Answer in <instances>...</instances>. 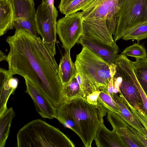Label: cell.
Listing matches in <instances>:
<instances>
[{"label":"cell","instance_id":"cell-1","mask_svg":"<svg viewBox=\"0 0 147 147\" xmlns=\"http://www.w3.org/2000/svg\"><path fill=\"white\" fill-rule=\"evenodd\" d=\"M6 41L9 47L8 70L27 79L57 109L63 101V86L55 56L39 37L22 29L16 30Z\"/></svg>","mask_w":147,"mask_h":147},{"label":"cell","instance_id":"cell-2","mask_svg":"<svg viewBox=\"0 0 147 147\" xmlns=\"http://www.w3.org/2000/svg\"><path fill=\"white\" fill-rule=\"evenodd\" d=\"M74 63L81 79V90L85 96L97 91L108 90L109 83L116 71L114 63L109 64L85 47L77 55Z\"/></svg>","mask_w":147,"mask_h":147},{"label":"cell","instance_id":"cell-3","mask_svg":"<svg viewBox=\"0 0 147 147\" xmlns=\"http://www.w3.org/2000/svg\"><path fill=\"white\" fill-rule=\"evenodd\" d=\"M64 102L75 125L74 131L86 147H90L107 109L101 102L91 104L84 98L76 97Z\"/></svg>","mask_w":147,"mask_h":147},{"label":"cell","instance_id":"cell-4","mask_svg":"<svg viewBox=\"0 0 147 147\" xmlns=\"http://www.w3.org/2000/svg\"><path fill=\"white\" fill-rule=\"evenodd\" d=\"M18 147H74L71 140L59 129L41 119L26 124L17 135Z\"/></svg>","mask_w":147,"mask_h":147},{"label":"cell","instance_id":"cell-5","mask_svg":"<svg viewBox=\"0 0 147 147\" xmlns=\"http://www.w3.org/2000/svg\"><path fill=\"white\" fill-rule=\"evenodd\" d=\"M114 63L116 72L121 78L118 86L119 96L144 114L143 103L138 88L139 83L134 73L132 61L121 54L118 55Z\"/></svg>","mask_w":147,"mask_h":147},{"label":"cell","instance_id":"cell-6","mask_svg":"<svg viewBox=\"0 0 147 147\" xmlns=\"http://www.w3.org/2000/svg\"><path fill=\"white\" fill-rule=\"evenodd\" d=\"M147 22V0H118L116 42L132 28Z\"/></svg>","mask_w":147,"mask_h":147},{"label":"cell","instance_id":"cell-7","mask_svg":"<svg viewBox=\"0 0 147 147\" xmlns=\"http://www.w3.org/2000/svg\"><path fill=\"white\" fill-rule=\"evenodd\" d=\"M81 12L65 15L57 22V32L65 51L78 43L83 35V20Z\"/></svg>","mask_w":147,"mask_h":147},{"label":"cell","instance_id":"cell-8","mask_svg":"<svg viewBox=\"0 0 147 147\" xmlns=\"http://www.w3.org/2000/svg\"><path fill=\"white\" fill-rule=\"evenodd\" d=\"M35 20L38 34L55 56L56 54L57 23L54 21L50 9L46 3L42 2L38 7Z\"/></svg>","mask_w":147,"mask_h":147},{"label":"cell","instance_id":"cell-9","mask_svg":"<svg viewBox=\"0 0 147 147\" xmlns=\"http://www.w3.org/2000/svg\"><path fill=\"white\" fill-rule=\"evenodd\" d=\"M82 36L84 38L98 40L113 47L119 48L112 34L107 28L105 19L83 20V35Z\"/></svg>","mask_w":147,"mask_h":147},{"label":"cell","instance_id":"cell-10","mask_svg":"<svg viewBox=\"0 0 147 147\" xmlns=\"http://www.w3.org/2000/svg\"><path fill=\"white\" fill-rule=\"evenodd\" d=\"M118 11V0H104L83 19V20L105 19L108 30L114 35L117 26Z\"/></svg>","mask_w":147,"mask_h":147},{"label":"cell","instance_id":"cell-11","mask_svg":"<svg viewBox=\"0 0 147 147\" xmlns=\"http://www.w3.org/2000/svg\"><path fill=\"white\" fill-rule=\"evenodd\" d=\"M24 79L26 92L33 100L37 112L43 118H56L57 109L49 98L27 79Z\"/></svg>","mask_w":147,"mask_h":147},{"label":"cell","instance_id":"cell-12","mask_svg":"<svg viewBox=\"0 0 147 147\" xmlns=\"http://www.w3.org/2000/svg\"><path fill=\"white\" fill-rule=\"evenodd\" d=\"M107 119L113 129L124 140L127 147H144L128 128L127 123L119 115L107 109Z\"/></svg>","mask_w":147,"mask_h":147},{"label":"cell","instance_id":"cell-13","mask_svg":"<svg viewBox=\"0 0 147 147\" xmlns=\"http://www.w3.org/2000/svg\"><path fill=\"white\" fill-rule=\"evenodd\" d=\"M78 43L88 48L109 64L114 63L118 55L119 48L113 47L98 40L82 36Z\"/></svg>","mask_w":147,"mask_h":147},{"label":"cell","instance_id":"cell-14","mask_svg":"<svg viewBox=\"0 0 147 147\" xmlns=\"http://www.w3.org/2000/svg\"><path fill=\"white\" fill-rule=\"evenodd\" d=\"M94 140L98 147H127L123 139L114 129H107L104 122L99 126Z\"/></svg>","mask_w":147,"mask_h":147},{"label":"cell","instance_id":"cell-15","mask_svg":"<svg viewBox=\"0 0 147 147\" xmlns=\"http://www.w3.org/2000/svg\"><path fill=\"white\" fill-rule=\"evenodd\" d=\"M14 75L9 70L0 69V117L7 111V103L10 95L16 89L12 85L10 79Z\"/></svg>","mask_w":147,"mask_h":147},{"label":"cell","instance_id":"cell-16","mask_svg":"<svg viewBox=\"0 0 147 147\" xmlns=\"http://www.w3.org/2000/svg\"><path fill=\"white\" fill-rule=\"evenodd\" d=\"M112 98L117 104L120 111V113L117 114L127 124L144 136V127L125 102L122 98L114 92Z\"/></svg>","mask_w":147,"mask_h":147},{"label":"cell","instance_id":"cell-17","mask_svg":"<svg viewBox=\"0 0 147 147\" xmlns=\"http://www.w3.org/2000/svg\"><path fill=\"white\" fill-rule=\"evenodd\" d=\"M14 10L9 0H0V36L14 28Z\"/></svg>","mask_w":147,"mask_h":147},{"label":"cell","instance_id":"cell-18","mask_svg":"<svg viewBox=\"0 0 147 147\" xmlns=\"http://www.w3.org/2000/svg\"><path fill=\"white\" fill-rule=\"evenodd\" d=\"M70 51H65L58 66L59 75L63 86L68 83L77 73L75 64L71 57Z\"/></svg>","mask_w":147,"mask_h":147},{"label":"cell","instance_id":"cell-19","mask_svg":"<svg viewBox=\"0 0 147 147\" xmlns=\"http://www.w3.org/2000/svg\"><path fill=\"white\" fill-rule=\"evenodd\" d=\"M13 8L15 19L35 18L36 12L34 0H9Z\"/></svg>","mask_w":147,"mask_h":147},{"label":"cell","instance_id":"cell-20","mask_svg":"<svg viewBox=\"0 0 147 147\" xmlns=\"http://www.w3.org/2000/svg\"><path fill=\"white\" fill-rule=\"evenodd\" d=\"M12 107L8 109L0 117V147H4L9 135L12 121L15 116Z\"/></svg>","mask_w":147,"mask_h":147},{"label":"cell","instance_id":"cell-21","mask_svg":"<svg viewBox=\"0 0 147 147\" xmlns=\"http://www.w3.org/2000/svg\"><path fill=\"white\" fill-rule=\"evenodd\" d=\"M132 62L134 73L147 97V58H136Z\"/></svg>","mask_w":147,"mask_h":147},{"label":"cell","instance_id":"cell-22","mask_svg":"<svg viewBox=\"0 0 147 147\" xmlns=\"http://www.w3.org/2000/svg\"><path fill=\"white\" fill-rule=\"evenodd\" d=\"M96 0H73L62 5H59L60 12L67 15L84 10Z\"/></svg>","mask_w":147,"mask_h":147},{"label":"cell","instance_id":"cell-23","mask_svg":"<svg viewBox=\"0 0 147 147\" xmlns=\"http://www.w3.org/2000/svg\"><path fill=\"white\" fill-rule=\"evenodd\" d=\"M63 101L76 97H83V94L76 80V75L63 86L62 91Z\"/></svg>","mask_w":147,"mask_h":147},{"label":"cell","instance_id":"cell-24","mask_svg":"<svg viewBox=\"0 0 147 147\" xmlns=\"http://www.w3.org/2000/svg\"><path fill=\"white\" fill-rule=\"evenodd\" d=\"M124 40L134 39L138 42L147 38V22L140 24L131 28L122 37Z\"/></svg>","mask_w":147,"mask_h":147},{"label":"cell","instance_id":"cell-25","mask_svg":"<svg viewBox=\"0 0 147 147\" xmlns=\"http://www.w3.org/2000/svg\"><path fill=\"white\" fill-rule=\"evenodd\" d=\"M14 28L16 30L22 29L32 34L38 36L35 18H17L15 20Z\"/></svg>","mask_w":147,"mask_h":147},{"label":"cell","instance_id":"cell-26","mask_svg":"<svg viewBox=\"0 0 147 147\" xmlns=\"http://www.w3.org/2000/svg\"><path fill=\"white\" fill-rule=\"evenodd\" d=\"M98 101L107 109H109L117 114L120 113L119 109L115 102L109 94L107 89L99 90Z\"/></svg>","mask_w":147,"mask_h":147},{"label":"cell","instance_id":"cell-27","mask_svg":"<svg viewBox=\"0 0 147 147\" xmlns=\"http://www.w3.org/2000/svg\"><path fill=\"white\" fill-rule=\"evenodd\" d=\"M122 54L136 58H146L147 53L146 49L138 43H134L125 48L121 52Z\"/></svg>","mask_w":147,"mask_h":147},{"label":"cell","instance_id":"cell-28","mask_svg":"<svg viewBox=\"0 0 147 147\" xmlns=\"http://www.w3.org/2000/svg\"><path fill=\"white\" fill-rule=\"evenodd\" d=\"M120 96L122 97L121 96ZM122 97L132 112L141 122L143 126L147 130V117L142 112L136 109L127 101Z\"/></svg>","mask_w":147,"mask_h":147},{"label":"cell","instance_id":"cell-29","mask_svg":"<svg viewBox=\"0 0 147 147\" xmlns=\"http://www.w3.org/2000/svg\"><path fill=\"white\" fill-rule=\"evenodd\" d=\"M128 128L134 134L135 136L144 147H147V140L145 136L132 127L127 124Z\"/></svg>","mask_w":147,"mask_h":147},{"label":"cell","instance_id":"cell-30","mask_svg":"<svg viewBox=\"0 0 147 147\" xmlns=\"http://www.w3.org/2000/svg\"><path fill=\"white\" fill-rule=\"evenodd\" d=\"M42 2L47 4L49 7L52 13L54 21L57 23V18L58 16V12L54 6V0H42Z\"/></svg>","mask_w":147,"mask_h":147},{"label":"cell","instance_id":"cell-31","mask_svg":"<svg viewBox=\"0 0 147 147\" xmlns=\"http://www.w3.org/2000/svg\"><path fill=\"white\" fill-rule=\"evenodd\" d=\"M108 90L109 94L112 98L113 94L114 93L113 78L111 79L109 83Z\"/></svg>","mask_w":147,"mask_h":147},{"label":"cell","instance_id":"cell-32","mask_svg":"<svg viewBox=\"0 0 147 147\" xmlns=\"http://www.w3.org/2000/svg\"><path fill=\"white\" fill-rule=\"evenodd\" d=\"M0 61L5 60L6 61L7 59V56H6L1 51H0Z\"/></svg>","mask_w":147,"mask_h":147},{"label":"cell","instance_id":"cell-33","mask_svg":"<svg viewBox=\"0 0 147 147\" xmlns=\"http://www.w3.org/2000/svg\"><path fill=\"white\" fill-rule=\"evenodd\" d=\"M73 0H61L60 2L59 5H63Z\"/></svg>","mask_w":147,"mask_h":147},{"label":"cell","instance_id":"cell-34","mask_svg":"<svg viewBox=\"0 0 147 147\" xmlns=\"http://www.w3.org/2000/svg\"><path fill=\"white\" fill-rule=\"evenodd\" d=\"M144 136L147 140V130L144 127Z\"/></svg>","mask_w":147,"mask_h":147}]
</instances>
